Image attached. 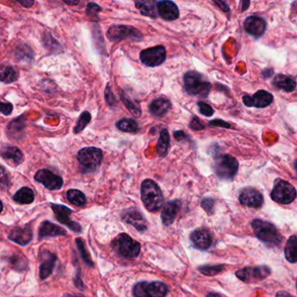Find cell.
<instances>
[{
	"label": "cell",
	"instance_id": "48",
	"mask_svg": "<svg viewBox=\"0 0 297 297\" xmlns=\"http://www.w3.org/2000/svg\"><path fill=\"white\" fill-rule=\"evenodd\" d=\"M18 3L21 4L23 7H26V8H30L34 4V1H32V0H19Z\"/></svg>",
	"mask_w": 297,
	"mask_h": 297
},
{
	"label": "cell",
	"instance_id": "53",
	"mask_svg": "<svg viewBox=\"0 0 297 297\" xmlns=\"http://www.w3.org/2000/svg\"><path fill=\"white\" fill-rule=\"evenodd\" d=\"M296 288H297V281H296Z\"/></svg>",
	"mask_w": 297,
	"mask_h": 297
},
{
	"label": "cell",
	"instance_id": "23",
	"mask_svg": "<svg viewBox=\"0 0 297 297\" xmlns=\"http://www.w3.org/2000/svg\"><path fill=\"white\" fill-rule=\"evenodd\" d=\"M66 232L65 229L60 228L58 225H55L52 222L48 221L41 223L39 229H38V239L42 240L44 238L54 237V236H60V235H66Z\"/></svg>",
	"mask_w": 297,
	"mask_h": 297
},
{
	"label": "cell",
	"instance_id": "30",
	"mask_svg": "<svg viewBox=\"0 0 297 297\" xmlns=\"http://www.w3.org/2000/svg\"><path fill=\"white\" fill-rule=\"evenodd\" d=\"M13 200L22 205L31 204L34 200V193L31 188L24 187L16 192V194L13 195Z\"/></svg>",
	"mask_w": 297,
	"mask_h": 297
},
{
	"label": "cell",
	"instance_id": "2",
	"mask_svg": "<svg viewBox=\"0 0 297 297\" xmlns=\"http://www.w3.org/2000/svg\"><path fill=\"white\" fill-rule=\"evenodd\" d=\"M184 88L187 94L194 97L205 98L208 96L211 90V84L207 78L196 71H189L185 73Z\"/></svg>",
	"mask_w": 297,
	"mask_h": 297
},
{
	"label": "cell",
	"instance_id": "38",
	"mask_svg": "<svg viewBox=\"0 0 297 297\" xmlns=\"http://www.w3.org/2000/svg\"><path fill=\"white\" fill-rule=\"evenodd\" d=\"M223 269H224L223 265H208V266H202L199 268L200 272L208 276L217 275L222 272Z\"/></svg>",
	"mask_w": 297,
	"mask_h": 297
},
{
	"label": "cell",
	"instance_id": "42",
	"mask_svg": "<svg viewBox=\"0 0 297 297\" xmlns=\"http://www.w3.org/2000/svg\"><path fill=\"white\" fill-rule=\"evenodd\" d=\"M28 49L29 47H26V46H24V47L22 46V47H20V48H17L16 49V57L19 60H27L29 58H32L31 56L25 54V52H26Z\"/></svg>",
	"mask_w": 297,
	"mask_h": 297
},
{
	"label": "cell",
	"instance_id": "18",
	"mask_svg": "<svg viewBox=\"0 0 297 297\" xmlns=\"http://www.w3.org/2000/svg\"><path fill=\"white\" fill-rule=\"evenodd\" d=\"M266 21L257 16H250L244 22L245 31L254 37H261L263 35L266 31Z\"/></svg>",
	"mask_w": 297,
	"mask_h": 297
},
{
	"label": "cell",
	"instance_id": "46",
	"mask_svg": "<svg viewBox=\"0 0 297 297\" xmlns=\"http://www.w3.org/2000/svg\"><path fill=\"white\" fill-rule=\"evenodd\" d=\"M9 184V178H8V175L6 173V170L4 168V166H1V186L4 188L5 186H8Z\"/></svg>",
	"mask_w": 297,
	"mask_h": 297
},
{
	"label": "cell",
	"instance_id": "13",
	"mask_svg": "<svg viewBox=\"0 0 297 297\" xmlns=\"http://www.w3.org/2000/svg\"><path fill=\"white\" fill-rule=\"evenodd\" d=\"M52 208L54 210L55 216L59 222H61L66 227H68L72 231L75 232V233H81V226L77 222H73L70 218V216L72 213V209H70L67 206L56 205V204H52Z\"/></svg>",
	"mask_w": 297,
	"mask_h": 297
},
{
	"label": "cell",
	"instance_id": "51",
	"mask_svg": "<svg viewBox=\"0 0 297 297\" xmlns=\"http://www.w3.org/2000/svg\"><path fill=\"white\" fill-rule=\"evenodd\" d=\"M206 297H221V295L218 294H216V293H210V294L206 295Z\"/></svg>",
	"mask_w": 297,
	"mask_h": 297
},
{
	"label": "cell",
	"instance_id": "31",
	"mask_svg": "<svg viewBox=\"0 0 297 297\" xmlns=\"http://www.w3.org/2000/svg\"><path fill=\"white\" fill-rule=\"evenodd\" d=\"M19 73L15 67L10 65H3L1 67L0 79L6 84H11L19 79Z\"/></svg>",
	"mask_w": 297,
	"mask_h": 297
},
{
	"label": "cell",
	"instance_id": "25",
	"mask_svg": "<svg viewBox=\"0 0 297 297\" xmlns=\"http://www.w3.org/2000/svg\"><path fill=\"white\" fill-rule=\"evenodd\" d=\"M41 257H42V262L39 268V276L41 279H47L54 270L57 257L54 253H49L47 251L43 253Z\"/></svg>",
	"mask_w": 297,
	"mask_h": 297
},
{
	"label": "cell",
	"instance_id": "52",
	"mask_svg": "<svg viewBox=\"0 0 297 297\" xmlns=\"http://www.w3.org/2000/svg\"><path fill=\"white\" fill-rule=\"evenodd\" d=\"M71 297H81V296H71Z\"/></svg>",
	"mask_w": 297,
	"mask_h": 297
},
{
	"label": "cell",
	"instance_id": "37",
	"mask_svg": "<svg viewBox=\"0 0 297 297\" xmlns=\"http://www.w3.org/2000/svg\"><path fill=\"white\" fill-rule=\"evenodd\" d=\"M76 244H77L78 251L80 253L82 259L84 260V263H87L88 266H94L92 259L90 258V256H89V253H88L87 248H86V246H84V241H82V239H80V238H78V239H76Z\"/></svg>",
	"mask_w": 297,
	"mask_h": 297
},
{
	"label": "cell",
	"instance_id": "5",
	"mask_svg": "<svg viewBox=\"0 0 297 297\" xmlns=\"http://www.w3.org/2000/svg\"><path fill=\"white\" fill-rule=\"evenodd\" d=\"M238 161L229 154H220L214 162V171L216 176L223 180H232L238 171Z\"/></svg>",
	"mask_w": 297,
	"mask_h": 297
},
{
	"label": "cell",
	"instance_id": "19",
	"mask_svg": "<svg viewBox=\"0 0 297 297\" xmlns=\"http://www.w3.org/2000/svg\"><path fill=\"white\" fill-rule=\"evenodd\" d=\"M1 156L7 162L13 166H19L24 161V154L19 147L4 145L1 148Z\"/></svg>",
	"mask_w": 297,
	"mask_h": 297
},
{
	"label": "cell",
	"instance_id": "10",
	"mask_svg": "<svg viewBox=\"0 0 297 297\" xmlns=\"http://www.w3.org/2000/svg\"><path fill=\"white\" fill-rule=\"evenodd\" d=\"M140 59L145 66L156 67L162 65L166 59V48L163 46H156L142 50Z\"/></svg>",
	"mask_w": 297,
	"mask_h": 297
},
{
	"label": "cell",
	"instance_id": "7",
	"mask_svg": "<svg viewBox=\"0 0 297 297\" xmlns=\"http://www.w3.org/2000/svg\"><path fill=\"white\" fill-rule=\"evenodd\" d=\"M77 159L82 166L92 172L100 166L103 160V153L102 150L98 147H84L78 151L77 153Z\"/></svg>",
	"mask_w": 297,
	"mask_h": 297
},
{
	"label": "cell",
	"instance_id": "29",
	"mask_svg": "<svg viewBox=\"0 0 297 297\" xmlns=\"http://www.w3.org/2000/svg\"><path fill=\"white\" fill-rule=\"evenodd\" d=\"M170 148V135L167 129H164L160 131V137L156 145L157 153L159 156L164 158L167 155Z\"/></svg>",
	"mask_w": 297,
	"mask_h": 297
},
{
	"label": "cell",
	"instance_id": "45",
	"mask_svg": "<svg viewBox=\"0 0 297 297\" xmlns=\"http://www.w3.org/2000/svg\"><path fill=\"white\" fill-rule=\"evenodd\" d=\"M190 125V129H193L194 131H199V130H201V129H204L203 124L196 117L193 118V119L191 120L190 125Z\"/></svg>",
	"mask_w": 297,
	"mask_h": 297
},
{
	"label": "cell",
	"instance_id": "43",
	"mask_svg": "<svg viewBox=\"0 0 297 297\" xmlns=\"http://www.w3.org/2000/svg\"><path fill=\"white\" fill-rule=\"evenodd\" d=\"M1 112L4 115L9 116L13 113V106L10 102H1Z\"/></svg>",
	"mask_w": 297,
	"mask_h": 297
},
{
	"label": "cell",
	"instance_id": "35",
	"mask_svg": "<svg viewBox=\"0 0 297 297\" xmlns=\"http://www.w3.org/2000/svg\"><path fill=\"white\" fill-rule=\"evenodd\" d=\"M66 197L71 203L75 206H82L87 203V199L81 191L77 189H70L66 193Z\"/></svg>",
	"mask_w": 297,
	"mask_h": 297
},
{
	"label": "cell",
	"instance_id": "49",
	"mask_svg": "<svg viewBox=\"0 0 297 297\" xmlns=\"http://www.w3.org/2000/svg\"><path fill=\"white\" fill-rule=\"evenodd\" d=\"M64 3L68 6H77L79 2L78 1H64Z\"/></svg>",
	"mask_w": 297,
	"mask_h": 297
},
{
	"label": "cell",
	"instance_id": "17",
	"mask_svg": "<svg viewBox=\"0 0 297 297\" xmlns=\"http://www.w3.org/2000/svg\"><path fill=\"white\" fill-rule=\"evenodd\" d=\"M157 10L160 18L166 21L176 20L180 16V11L177 5L168 0L159 1L157 4Z\"/></svg>",
	"mask_w": 297,
	"mask_h": 297
},
{
	"label": "cell",
	"instance_id": "47",
	"mask_svg": "<svg viewBox=\"0 0 297 297\" xmlns=\"http://www.w3.org/2000/svg\"><path fill=\"white\" fill-rule=\"evenodd\" d=\"M174 136L176 138L177 141H182L184 138L187 137V135H185L183 131H176L174 133Z\"/></svg>",
	"mask_w": 297,
	"mask_h": 297
},
{
	"label": "cell",
	"instance_id": "27",
	"mask_svg": "<svg viewBox=\"0 0 297 297\" xmlns=\"http://www.w3.org/2000/svg\"><path fill=\"white\" fill-rule=\"evenodd\" d=\"M273 84L275 88L287 93L294 91L296 88V81L294 78H291L289 76L282 75V74L276 76L273 81Z\"/></svg>",
	"mask_w": 297,
	"mask_h": 297
},
{
	"label": "cell",
	"instance_id": "11",
	"mask_svg": "<svg viewBox=\"0 0 297 297\" xmlns=\"http://www.w3.org/2000/svg\"><path fill=\"white\" fill-rule=\"evenodd\" d=\"M270 269L267 266L247 267L236 272V276L242 282L251 283L264 280L270 275Z\"/></svg>",
	"mask_w": 297,
	"mask_h": 297
},
{
	"label": "cell",
	"instance_id": "22",
	"mask_svg": "<svg viewBox=\"0 0 297 297\" xmlns=\"http://www.w3.org/2000/svg\"><path fill=\"white\" fill-rule=\"evenodd\" d=\"M172 104L170 100L166 98H157L153 100L149 105V112L154 117H163L168 113L169 110L171 109Z\"/></svg>",
	"mask_w": 297,
	"mask_h": 297
},
{
	"label": "cell",
	"instance_id": "4",
	"mask_svg": "<svg viewBox=\"0 0 297 297\" xmlns=\"http://www.w3.org/2000/svg\"><path fill=\"white\" fill-rule=\"evenodd\" d=\"M113 249L119 257L125 259H134L141 252V245L126 234H120L112 243Z\"/></svg>",
	"mask_w": 297,
	"mask_h": 297
},
{
	"label": "cell",
	"instance_id": "44",
	"mask_svg": "<svg viewBox=\"0 0 297 297\" xmlns=\"http://www.w3.org/2000/svg\"><path fill=\"white\" fill-rule=\"evenodd\" d=\"M201 206L208 214L213 213L214 200L209 198H206L202 200Z\"/></svg>",
	"mask_w": 297,
	"mask_h": 297
},
{
	"label": "cell",
	"instance_id": "6",
	"mask_svg": "<svg viewBox=\"0 0 297 297\" xmlns=\"http://www.w3.org/2000/svg\"><path fill=\"white\" fill-rule=\"evenodd\" d=\"M107 37L112 42H120L125 39H130L135 42H140L143 39L141 31L130 25H114L110 26L107 32Z\"/></svg>",
	"mask_w": 297,
	"mask_h": 297
},
{
	"label": "cell",
	"instance_id": "8",
	"mask_svg": "<svg viewBox=\"0 0 297 297\" xmlns=\"http://www.w3.org/2000/svg\"><path fill=\"white\" fill-rule=\"evenodd\" d=\"M167 286L160 282H139L135 285L133 293L135 297H166Z\"/></svg>",
	"mask_w": 297,
	"mask_h": 297
},
{
	"label": "cell",
	"instance_id": "21",
	"mask_svg": "<svg viewBox=\"0 0 297 297\" xmlns=\"http://www.w3.org/2000/svg\"><path fill=\"white\" fill-rule=\"evenodd\" d=\"M124 222L133 225L138 231L145 232L147 229V221L143 216L136 210H130L123 215Z\"/></svg>",
	"mask_w": 297,
	"mask_h": 297
},
{
	"label": "cell",
	"instance_id": "16",
	"mask_svg": "<svg viewBox=\"0 0 297 297\" xmlns=\"http://www.w3.org/2000/svg\"><path fill=\"white\" fill-rule=\"evenodd\" d=\"M190 240L194 247L200 250L208 249L213 243V238L210 232L204 229H196L193 232Z\"/></svg>",
	"mask_w": 297,
	"mask_h": 297
},
{
	"label": "cell",
	"instance_id": "3",
	"mask_svg": "<svg viewBox=\"0 0 297 297\" xmlns=\"http://www.w3.org/2000/svg\"><path fill=\"white\" fill-rule=\"evenodd\" d=\"M251 225L257 238H259L263 242L273 247L280 246V244L282 243L283 237L280 235L278 230L272 223L257 219L253 220Z\"/></svg>",
	"mask_w": 297,
	"mask_h": 297
},
{
	"label": "cell",
	"instance_id": "33",
	"mask_svg": "<svg viewBox=\"0 0 297 297\" xmlns=\"http://www.w3.org/2000/svg\"><path fill=\"white\" fill-rule=\"evenodd\" d=\"M119 95H120V100L125 105V107L130 111V113L134 114L135 117H140L141 115V108L140 104L138 103L136 100H132L131 98L129 97V95L122 90L119 93Z\"/></svg>",
	"mask_w": 297,
	"mask_h": 297
},
{
	"label": "cell",
	"instance_id": "14",
	"mask_svg": "<svg viewBox=\"0 0 297 297\" xmlns=\"http://www.w3.org/2000/svg\"><path fill=\"white\" fill-rule=\"evenodd\" d=\"M274 100L272 94L269 92L264 90H259L253 96L245 95L243 97V103L245 106L251 107H254L257 108H264L269 107Z\"/></svg>",
	"mask_w": 297,
	"mask_h": 297
},
{
	"label": "cell",
	"instance_id": "36",
	"mask_svg": "<svg viewBox=\"0 0 297 297\" xmlns=\"http://www.w3.org/2000/svg\"><path fill=\"white\" fill-rule=\"evenodd\" d=\"M92 119V116L90 113H88V111H84L80 114L79 118H78V121L76 123L75 126L73 129V133L74 134H79L84 130L87 125L90 123Z\"/></svg>",
	"mask_w": 297,
	"mask_h": 297
},
{
	"label": "cell",
	"instance_id": "9",
	"mask_svg": "<svg viewBox=\"0 0 297 297\" xmlns=\"http://www.w3.org/2000/svg\"><path fill=\"white\" fill-rule=\"evenodd\" d=\"M297 192L295 188L288 182L277 180L271 192L273 200L280 204H289L296 198Z\"/></svg>",
	"mask_w": 297,
	"mask_h": 297
},
{
	"label": "cell",
	"instance_id": "50",
	"mask_svg": "<svg viewBox=\"0 0 297 297\" xmlns=\"http://www.w3.org/2000/svg\"><path fill=\"white\" fill-rule=\"evenodd\" d=\"M277 297H293L290 294H287V293H285V292H279L277 295Z\"/></svg>",
	"mask_w": 297,
	"mask_h": 297
},
{
	"label": "cell",
	"instance_id": "28",
	"mask_svg": "<svg viewBox=\"0 0 297 297\" xmlns=\"http://www.w3.org/2000/svg\"><path fill=\"white\" fill-rule=\"evenodd\" d=\"M25 119H23L22 117H19L18 119L10 122L9 125L7 126V135L13 139H20L22 138V135L25 134Z\"/></svg>",
	"mask_w": 297,
	"mask_h": 297
},
{
	"label": "cell",
	"instance_id": "12",
	"mask_svg": "<svg viewBox=\"0 0 297 297\" xmlns=\"http://www.w3.org/2000/svg\"><path fill=\"white\" fill-rule=\"evenodd\" d=\"M34 180L49 190H59L62 188V178L48 169L38 170V172L35 174Z\"/></svg>",
	"mask_w": 297,
	"mask_h": 297
},
{
	"label": "cell",
	"instance_id": "32",
	"mask_svg": "<svg viewBox=\"0 0 297 297\" xmlns=\"http://www.w3.org/2000/svg\"><path fill=\"white\" fill-rule=\"evenodd\" d=\"M285 257L291 263H297V236L293 235L288 239L285 246Z\"/></svg>",
	"mask_w": 297,
	"mask_h": 297
},
{
	"label": "cell",
	"instance_id": "20",
	"mask_svg": "<svg viewBox=\"0 0 297 297\" xmlns=\"http://www.w3.org/2000/svg\"><path fill=\"white\" fill-rule=\"evenodd\" d=\"M8 238L11 241H14L19 245L25 246L32 239V232H31V227H29V226H25L24 228L16 227L10 233Z\"/></svg>",
	"mask_w": 297,
	"mask_h": 297
},
{
	"label": "cell",
	"instance_id": "40",
	"mask_svg": "<svg viewBox=\"0 0 297 297\" xmlns=\"http://www.w3.org/2000/svg\"><path fill=\"white\" fill-rule=\"evenodd\" d=\"M105 100L107 102V105L110 107H115L116 106V99L115 96L113 95L112 89L110 88L109 84H107L105 89Z\"/></svg>",
	"mask_w": 297,
	"mask_h": 297
},
{
	"label": "cell",
	"instance_id": "26",
	"mask_svg": "<svg viewBox=\"0 0 297 297\" xmlns=\"http://www.w3.org/2000/svg\"><path fill=\"white\" fill-rule=\"evenodd\" d=\"M135 7L142 15L147 16L149 18H156L158 10L157 4L158 2L153 0L147 1H135Z\"/></svg>",
	"mask_w": 297,
	"mask_h": 297
},
{
	"label": "cell",
	"instance_id": "15",
	"mask_svg": "<svg viewBox=\"0 0 297 297\" xmlns=\"http://www.w3.org/2000/svg\"><path fill=\"white\" fill-rule=\"evenodd\" d=\"M239 200L244 206L258 208L263 206V196L256 188H246L241 191Z\"/></svg>",
	"mask_w": 297,
	"mask_h": 297
},
{
	"label": "cell",
	"instance_id": "24",
	"mask_svg": "<svg viewBox=\"0 0 297 297\" xmlns=\"http://www.w3.org/2000/svg\"><path fill=\"white\" fill-rule=\"evenodd\" d=\"M178 201L176 200H173V201H169L167 203L165 204V206H163L162 212H161V220H162L163 225L168 226L171 225L173 222H175L177 214L179 212Z\"/></svg>",
	"mask_w": 297,
	"mask_h": 297
},
{
	"label": "cell",
	"instance_id": "34",
	"mask_svg": "<svg viewBox=\"0 0 297 297\" xmlns=\"http://www.w3.org/2000/svg\"><path fill=\"white\" fill-rule=\"evenodd\" d=\"M116 128L119 131L125 133H137L139 131V124L135 119L123 118L116 122Z\"/></svg>",
	"mask_w": 297,
	"mask_h": 297
},
{
	"label": "cell",
	"instance_id": "1",
	"mask_svg": "<svg viewBox=\"0 0 297 297\" xmlns=\"http://www.w3.org/2000/svg\"><path fill=\"white\" fill-rule=\"evenodd\" d=\"M141 200L149 212H156L164 203V196L160 187L153 180L147 179L141 183Z\"/></svg>",
	"mask_w": 297,
	"mask_h": 297
},
{
	"label": "cell",
	"instance_id": "39",
	"mask_svg": "<svg viewBox=\"0 0 297 297\" xmlns=\"http://www.w3.org/2000/svg\"><path fill=\"white\" fill-rule=\"evenodd\" d=\"M197 105L198 107H199V110H200V113L202 115L206 116V117L213 116L214 113H215V111H214L212 107H210L208 104L205 103L203 101H199Z\"/></svg>",
	"mask_w": 297,
	"mask_h": 297
},
{
	"label": "cell",
	"instance_id": "41",
	"mask_svg": "<svg viewBox=\"0 0 297 297\" xmlns=\"http://www.w3.org/2000/svg\"><path fill=\"white\" fill-rule=\"evenodd\" d=\"M101 7L97 5V4L93 3V2H90V3L88 4V6H87V9H86V12L88 13V15L92 16V17H97L98 13L101 12Z\"/></svg>",
	"mask_w": 297,
	"mask_h": 297
}]
</instances>
